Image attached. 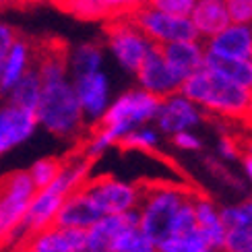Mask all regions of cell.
<instances>
[{"instance_id": "cell-19", "label": "cell", "mask_w": 252, "mask_h": 252, "mask_svg": "<svg viewBox=\"0 0 252 252\" xmlns=\"http://www.w3.org/2000/svg\"><path fill=\"white\" fill-rule=\"evenodd\" d=\"M159 50L163 58L167 60V64L182 79L190 77L192 72L201 70L205 66V46H201L198 39L170 41V44H161Z\"/></svg>"}, {"instance_id": "cell-37", "label": "cell", "mask_w": 252, "mask_h": 252, "mask_svg": "<svg viewBox=\"0 0 252 252\" xmlns=\"http://www.w3.org/2000/svg\"><path fill=\"white\" fill-rule=\"evenodd\" d=\"M242 170H244V176L248 178V182L252 184V153L248 151L242 153Z\"/></svg>"}, {"instance_id": "cell-36", "label": "cell", "mask_w": 252, "mask_h": 252, "mask_svg": "<svg viewBox=\"0 0 252 252\" xmlns=\"http://www.w3.org/2000/svg\"><path fill=\"white\" fill-rule=\"evenodd\" d=\"M145 2H149V0H108V4L112 8V17L124 15V13H128V10L141 6Z\"/></svg>"}, {"instance_id": "cell-29", "label": "cell", "mask_w": 252, "mask_h": 252, "mask_svg": "<svg viewBox=\"0 0 252 252\" xmlns=\"http://www.w3.org/2000/svg\"><path fill=\"white\" fill-rule=\"evenodd\" d=\"M60 170H62V159H56V157H41V159L31 163L27 172L31 176V180H33L35 188L39 190V188H46L54 182Z\"/></svg>"}, {"instance_id": "cell-33", "label": "cell", "mask_w": 252, "mask_h": 252, "mask_svg": "<svg viewBox=\"0 0 252 252\" xmlns=\"http://www.w3.org/2000/svg\"><path fill=\"white\" fill-rule=\"evenodd\" d=\"M19 31L15 27H10L6 23H0V64L6 58V54L10 52V48L15 46V41L19 39Z\"/></svg>"}, {"instance_id": "cell-34", "label": "cell", "mask_w": 252, "mask_h": 252, "mask_svg": "<svg viewBox=\"0 0 252 252\" xmlns=\"http://www.w3.org/2000/svg\"><path fill=\"white\" fill-rule=\"evenodd\" d=\"M172 143L180 151H198L201 149V139H198L192 130H182V132L172 134Z\"/></svg>"}, {"instance_id": "cell-17", "label": "cell", "mask_w": 252, "mask_h": 252, "mask_svg": "<svg viewBox=\"0 0 252 252\" xmlns=\"http://www.w3.org/2000/svg\"><path fill=\"white\" fill-rule=\"evenodd\" d=\"M35 62V44L33 39H29L25 35H19L15 41V46L10 48L6 58L0 64V95H8L21 77L33 66Z\"/></svg>"}, {"instance_id": "cell-20", "label": "cell", "mask_w": 252, "mask_h": 252, "mask_svg": "<svg viewBox=\"0 0 252 252\" xmlns=\"http://www.w3.org/2000/svg\"><path fill=\"white\" fill-rule=\"evenodd\" d=\"M194 213H196V227L209 244L223 250L225 244V225L221 221V207L215 205L209 196L194 192Z\"/></svg>"}, {"instance_id": "cell-13", "label": "cell", "mask_w": 252, "mask_h": 252, "mask_svg": "<svg viewBox=\"0 0 252 252\" xmlns=\"http://www.w3.org/2000/svg\"><path fill=\"white\" fill-rule=\"evenodd\" d=\"M221 221L225 225L223 252H252V196L221 207Z\"/></svg>"}, {"instance_id": "cell-16", "label": "cell", "mask_w": 252, "mask_h": 252, "mask_svg": "<svg viewBox=\"0 0 252 252\" xmlns=\"http://www.w3.org/2000/svg\"><path fill=\"white\" fill-rule=\"evenodd\" d=\"M103 213L99 211L97 203L91 198V194L87 192L85 184L77 190H72L64 203H62L60 211L56 215V221L54 225L60 227H81V229H87L89 225H93L101 217Z\"/></svg>"}, {"instance_id": "cell-24", "label": "cell", "mask_w": 252, "mask_h": 252, "mask_svg": "<svg viewBox=\"0 0 252 252\" xmlns=\"http://www.w3.org/2000/svg\"><path fill=\"white\" fill-rule=\"evenodd\" d=\"M157 246H159V252H223L213 244H209V240L198 232V227L188 234L167 236Z\"/></svg>"}, {"instance_id": "cell-15", "label": "cell", "mask_w": 252, "mask_h": 252, "mask_svg": "<svg viewBox=\"0 0 252 252\" xmlns=\"http://www.w3.org/2000/svg\"><path fill=\"white\" fill-rule=\"evenodd\" d=\"M87 229L50 225L27 238L25 248L29 252H85Z\"/></svg>"}, {"instance_id": "cell-25", "label": "cell", "mask_w": 252, "mask_h": 252, "mask_svg": "<svg viewBox=\"0 0 252 252\" xmlns=\"http://www.w3.org/2000/svg\"><path fill=\"white\" fill-rule=\"evenodd\" d=\"M101 62H103V52L99 44H83L68 54V68L72 79L99 70Z\"/></svg>"}, {"instance_id": "cell-28", "label": "cell", "mask_w": 252, "mask_h": 252, "mask_svg": "<svg viewBox=\"0 0 252 252\" xmlns=\"http://www.w3.org/2000/svg\"><path fill=\"white\" fill-rule=\"evenodd\" d=\"M112 252H159L155 240H151L143 229L128 227L116 238V242L112 246Z\"/></svg>"}, {"instance_id": "cell-35", "label": "cell", "mask_w": 252, "mask_h": 252, "mask_svg": "<svg viewBox=\"0 0 252 252\" xmlns=\"http://www.w3.org/2000/svg\"><path fill=\"white\" fill-rule=\"evenodd\" d=\"M217 153L225 161H236L240 157V147H238V143L234 139H229V136H221L219 143H217Z\"/></svg>"}, {"instance_id": "cell-8", "label": "cell", "mask_w": 252, "mask_h": 252, "mask_svg": "<svg viewBox=\"0 0 252 252\" xmlns=\"http://www.w3.org/2000/svg\"><path fill=\"white\" fill-rule=\"evenodd\" d=\"M85 188L103 215L130 211L139 207L141 201V186L118 180L114 176H99L87 180Z\"/></svg>"}, {"instance_id": "cell-3", "label": "cell", "mask_w": 252, "mask_h": 252, "mask_svg": "<svg viewBox=\"0 0 252 252\" xmlns=\"http://www.w3.org/2000/svg\"><path fill=\"white\" fill-rule=\"evenodd\" d=\"M194 192L184 186L176 184H151L141 186V201H139V227L155 240L157 244L170 236L174 217L184 201H188Z\"/></svg>"}, {"instance_id": "cell-11", "label": "cell", "mask_w": 252, "mask_h": 252, "mask_svg": "<svg viewBox=\"0 0 252 252\" xmlns=\"http://www.w3.org/2000/svg\"><path fill=\"white\" fill-rule=\"evenodd\" d=\"M77 97L81 103L83 116H85L89 126H97L103 118V114L110 108V81L101 70L89 72V75L72 79Z\"/></svg>"}, {"instance_id": "cell-21", "label": "cell", "mask_w": 252, "mask_h": 252, "mask_svg": "<svg viewBox=\"0 0 252 252\" xmlns=\"http://www.w3.org/2000/svg\"><path fill=\"white\" fill-rule=\"evenodd\" d=\"M190 21L194 23L198 35L207 39L232 23L225 0H196L190 13Z\"/></svg>"}, {"instance_id": "cell-12", "label": "cell", "mask_w": 252, "mask_h": 252, "mask_svg": "<svg viewBox=\"0 0 252 252\" xmlns=\"http://www.w3.org/2000/svg\"><path fill=\"white\" fill-rule=\"evenodd\" d=\"M37 126L39 122L33 110L6 101V106L0 108V157L31 139Z\"/></svg>"}, {"instance_id": "cell-2", "label": "cell", "mask_w": 252, "mask_h": 252, "mask_svg": "<svg viewBox=\"0 0 252 252\" xmlns=\"http://www.w3.org/2000/svg\"><path fill=\"white\" fill-rule=\"evenodd\" d=\"M35 116L41 128L64 141L79 139L89 126L83 116L75 85L68 79L44 83Z\"/></svg>"}, {"instance_id": "cell-4", "label": "cell", "mask_w": 252, "mask_h": 252, "mask_svg": "<svg viewBox=\"0 0 252 252\" xmlns=\"http://www.w3.org/2000/svg\"><path fill=\"white\" fill-rule=\"evenodd\" d=\"M159 103L161 97L153 95L149 91L141 87L130 89L110 103L108 112L103 114V118L97 126H103L116 139V143H120L126 132H130L136 126L153 122L157 110H159Z\"/></svg>"}, {"instance_id": "cell-26", "label": "cell", "mask_w": 252, "mask_h": 252, "mask_svg": "<svg viewBox=\"0 0 252 252\" xmlns=\"http://www.w3.org/2000/svg\"><path fill=\"white\" fill-rule=\"evenodd\" d=\"M50 2L79 19H112L108 0H50Z\"/></svg>"}, {"instance_id": "cell-6", "label": "cell", "mask_w": 252, "mask_h": 252, "mask_svg": "<svg viewBox=\"0 0 252 252\" xmlns=\"http://www.w3.org/2000/svg\"><path fill=\"white\" fill-rule=\"evenodd\" d=\"M106 41L112 54L116 56L124 70L136 75V70L143 64V60L155 46L143 31L136 27L128 15H118L108 19L106 23Z\"/></svg>"}, {"instance_id": "cell-1", "label": "cell", "mask_w": 252, "mask_h": 252, "mask_svg": "<svg viewBox=\"0 0 252 252\" xmlns=\"http://www.w3.org/2000/svg\"><path fill=\"white\" fill-rule=\"evenodd\" d=\"M180 93L192 99L196 106L219 116L242 118L248 116L252 91L240 87L238 83L221 77L211 68H201L182 81Z\"/></svg>"}, {"instance_id": "cell-9", "label": "cell", "mask_w": 252, "mask_h": 252, "mask_svg": "<svg viewBox=\"0 0 252 252\" xmlns=\"http://www.w3.org/2000/svg\"><path fill=\"white\" fill-rule=\"evenodd\" d=\"M136 81H139L141 89L163 99L180 91L184 79L167 64L159 46H153L147 58L143 60V64L139 66V70H136Z\"/></svg>"}, {"instance_id": "cell-23", "label": "cell", "mask_w": 252, "mask_h": 252, "mask_svg": "<svg viewBox=\"0 0 252 252\" xmlns=\"http://www.w3.org/2000/svg\"><path fill=\"white\" fill-rule=\"evenodd\" d=\"M41 87H44V83H41V77L33 64L23 77H21V81L17 85L10 89L6 99H8V103H15L19 108H27V110L35 112L39 97H41Z\"/></svg>"}, {"instance_id": "cell-38", "label": "cell", "mask_w": 252, "mask_h": 252, "mask_svg": "<svg viewBox=\"0 0 252 252\" xmlns=\"http://www.w3.org/2000/svg\"><path fill=\"white\" fill-rule=\"evenodd\" d=\"M37 2H44V0H13V6H21V8H27V6H33Z\"/></svg>"}, {"instance_id": "cell-22", "label": "cell", "mask_w": 252, "mask_h": 252, "mask_svg": "<svg viewBox=\"0 0 252 252\" xmlns=\"http://www.w3.org/2000/svg\"><path fill=\"white\" fill-rule=\"evenodd\" d=\"M205 68H211L219 72L221 77L238 83L240 87L252 91V60L227 58V56H219L205 50Z\"/></svg>"}, {"instance_id": "cell-14", "label": "cell", "mask_w": 252, "mask_h": 252, "mask_svg": "<svg viewBox=\"0 0 252 252\" xmlns=\"http://www.w3.org/2000/svg\"><path fill=\"white\" fill-rule=\"evenodd\" d=\"M139 209H130L124 213L101 215L93 225L87 227V246L85 252H112L116 238L128 227L139 225Z\"/></svg>"}, {"instance_id": "cell-39", "label": "cell", "mask_w": 252, "mask_h": 252, "mask_svg": "<svg viewBox=\"0 0 252 252\" xmlns=\"http://www.w3.org/2000/svg\"><path fill=\"white\" fill-rule=\"evenodd\" d=\"M4 6H13V0H0V8Z\"/></svg>"}, {"instance_id": "cell-27", "label": "cell", "mask_w": 252, "mask_h": 252, "mask_svg": "<svg viewBox=\"0 0 252 252\" xmlns=\"http://www.w3.org/2000/svg\"><path fill=\"white\" fill-rule=\"evenodd\" d=\"M161 143V130L157 126H136L130 132H126L122 136V141L118 143L122 149H130V151H153L157 149Z\"/></svg>"}, {"instance_id": "cell-40", "label": "cell", "mask_w": 252, "mask_h": 252, "mask_svg": "<svg viewBox=\"0 0 252 252\" xmlns=\"http://www.w3.org/2000/svg\"><path fill=\"white\" fill-rule=\"evenodd\" d=\"M248 116H252V95H250V108H248Z\"/></svg>"}, {"instance_id": "cell-7", "label": "cell", "mask_w": 252, "mask_h": 252, "mask_svg": "<svg viewBox=\"0 0 252 252\" xmlns=\"http://www.w3.org/2000/svg\"><path fill=\"white\" fill-rule=\"evenodd\" d=\"M132 23L139 27L143 33L149 37L155 46L170 44V41H182V39H198V31L194 23L188 17H174L163 10L153 8L149 2L136 6L126 13Z\"/></svg>"}, {"instance_id": "cell-5", "label": "cell", "mask_w": 252, "mask_h": 252, "mask_svg": "<svg viewBox=\"0 0 252 252\" xmlns=\"http://www.w3.org/2000/svg\"><path fill=\"white\" fill-rule=\"evenodd\" d=\"M29 172H10L0 178V242L15 238L35 194Z\"/></svg>"}, {"instance_id": "cell-18", "label": "cell", "mask_w": 252, "mask_h": 252, "mask_svg": "<svg viewBox=\"0 0 252 252\" xmlns=\"http://www.w3.org/2000/svg\"><path fill=\"white\" fill-rule=\"evenodd\" d=\"M205 50L227 58L252 60V27L244 23H229L225 29L207 39Z\"/></svg>"}, {"instance_id": "cell-31", "label": "cell", "mask_w": 252, "mask_h": 252, "mask_svg": "<svg viewBox=\"0 0 252 252\" xmlns=\"http://www.w3.org/2000/svg\"><path fill=\"white\" fill-rule=\"evenodd\" d=\"M149 4L157 10H163L174 17H188L192 13L196 0H149Z\"/></svg>"}, {"instance_id": "cell-32", "label": "cell", "mask_w": 252, "mask_h": 252, "mask_svg": "<svg viewBox=\"0 0 252 252\" xmlns=\"http://www.w3.org/2000/svg\"><path fill=\"white\" fill-rule=\"evenodd\" d=\"M225 6L232 23L248 25L252 21V0H225Z\"/></svg>"}, {"instance_id": "cell-10", "label": "cell", "mask_w": 252, "mask_h": 252, "mask_svg": "<svg viewBox=\"0 0 252 252\" xmlns=\"http://www.w3.org/2000/svg\"><path fill=\"white\" fill-rule=\"evenodd\" d=\"M201 120H203V108L196 106L192 99H188L178 91L174 95H167L161 99L153 122L161 130V134L172 136L182 130H192L196 124H201Z\"/></svg>"}, {"instance_id": "cell-30", "label": "cell", "mask_w": 252, "mask_h": 252, "mask_svg": "<svg viewBox=\"0 0 252 252\" xmlns=\"http://www.w3.org/2000/svg\"><path fill=\"white\" fill-rule=\"evenodd\" d=\"M196 229V213H194V194L188 198V201L182 203V207L178 209V213L174 217V223H172V234H188Z\"/></svg>"}]
</instances>
